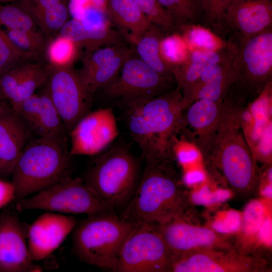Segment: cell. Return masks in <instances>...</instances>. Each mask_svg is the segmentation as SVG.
<instances>
[{
	"mask_svg": "<svg viewBox=\"0 0 272 272\" xmlns=\"http://www.w3.org/2000/svg\"><path fill=\"white\" fill-rule=\"evenodd\" d=\"M134 223L113 212L88 216L72 232L73 251L83 262L114 271L119 250Z\"/></svg>",
	"mask_w": 272,
	"mask_h": 272,
	"instance_id": "cell-4",
	"label": "cell"
},
{
	"mask_svg": "<svg viewBox=\"0 0 272 272\" xmlns=\"http://www.w3.org/2000/svg\"><path fill=\"white\" fill-rule=\"evenodd\" d=\"M176 87L174 78L160 75L134 52L126 59L117 77L101 90L107 97L122 104L150 99Z\"/></svg>",
	"mask_w": 272,
	"mask_h": 272,
	"instance_id": "cell-10",
	"label": "cell"
},
{
	"mask_svg": "<svg viewBox=\"0 0 272 272\" xmlns=\"http://www.w3.org/2000/svg\"><path fill=\"white\" fill-rule=\"evenodd\" d=\"M173 260L156 226L137 222L121 246L114 271H170Z\"/></svg>",
	"mask_w": 272,
	"mask_h": 272,
	"instance_id": "cell-9",
	"label": "cell"
},
{
	"mask_svg": "<svg viewBox=\"0 0 272 272\" xmlns=\"http://www.w3.org/2000/svg\"><path fill=\"white\" fill-rule=\"evenodd\" d=\"M134 52L126 47L111 60L91 73L80 77L89 92L93 95L110 84L118 75L126 59Z\"/></svg>",
	"mask_w": 272,
	"mask_h": 272,
	"instance_id": "cell-27",
	"label": "cell"
},
{
	"mask_svg": "<svg viewBox=\"0 0 272 272\" xmlns=\"http://www.w3.org/2000/svg\"><path fill=\"white\" fill-rule=\"evenodd\" d=\"M139 165L123 148L110 149L98 157L87 170L85 183L114 209L127 203L136 188Z\"/></svg>",
	"mask_w": 272,
	"mask_h": 272,
	"instance_id": "cell-7",
	"label": "cell"
},
{
	"mask_svg": "<svg viewBox=\"0 0 272 272\" xmlns=\"http://www.w3.org/2000/svg\"><path fill=\"white\" fill-rule=\"evenodd\" d=\"M7 29L28 30L36 29V25L30 16L18 4L0 6V27Z\"/></svg>",
	"mask_w": 272,
	"mask_h": 272,
	"instance_id": "cell-37",
	"label": "cell"
},
{
	"mask_svg": "<svg viewBox=\"0 0 272 272\" xmlns=\"http://www.w3.org/2000/svg\"><path fill=\"white\" fill-rule=\"evenodd\" d=\"M77 45L70 40L57 35L50 41L45 53L52 66L70 65L76 54Z\"/></svg>",
	"mask_w": 272,
	"mask_h": 272,
	"instance_id": "cell-35",
	"label": "cell"
},
{
	"mask_svg": "<svg viewBox=\"0 0 272 272\" xmlns=\"http://www.w3.org/2000/svg\"><path fill=\"white\" fill-rule=\"evenodd\" d=\"M105 8L111 21L135 45L152 24L134 0H106Z\"/></svg>",
	"mask_w": 272,
	"mask_h": 272,
	"instance_id": "cell-24",
	"label": "cell"
},
{
	"mask_svg": "<svg viewBox=\"0 0 272 272\" xmlns=\"http://www.w3.org/2000/svg\"><path fill=\"white\" fill-rule=\"evenodd\" d=\"M171 17L177 32L182 27L203 25V12L200 0H158Z\"/></svg>",
	"mask_w": 272,
	"mask_h": 272,
	"instance_id": "cell-28",
	"label": "cell"
},
{
	"mask_svg": "<svg viewBox=\"0 0 272 272\" xmlns=\"http://www.w3.org/2000/svg\"><path fill=\"white\" fill-rule=\"evenodd\" d=\"M240 129L239 118L222 119L203 156L221 170L233 189L247 193L254 189L257 178L252 155Z\"/></svg>",
	"mask_w": 272,
	"mask_h": 272,
	"instance_id": "cell-6",
	"label": "cell"
},
{
	"mask_svg": "<svg viewBox=\"0 0 272 272\" xmlns=\"http://www.w3.org/2000/svg\"><path fill=\"white\" fill-rule=\"evenodd\" d=\"M272 30V0H234L222 25V38L237 44Z\"/></svg>",
	"mask_w": 272,
	"mask_h": 272,
	"instance_id": "cell-12",
	"label": "cell"
},
{
	"mask_svg": "<svg viewBox=\"0 0 272 272\" xmlns=\"http://www.w3.org/2000/svg\"><path fill=\"white\" fill-rule=\"evenodd\" d=\"M4 99H5V98L3 92L1 85V83H0V105H1L3 103V101Z\"/></svg>",
	"mask_w": 272,
	"mask_h": 272,
	"instance_id": "cell-42",
	"label": "cell"
},
{
	"mask_svg": "<svg viewBox=\"0 0 272 272\" xmlns=\"http://www.w3.org/2000/svg\"><path fill=\"white\" fill-rule=\"evenodd\" d=\"M32 136L11 107L0 105V177L10 176L14 164Z\"/></svg>",
	"mask_w": 272,
	"mask_h": 272,
	"instance_id": "cell-19",
	"label": "cell"
},
{
	"mask_svg": "<svg viewBox=\"0 0 272 272\" xmlns=\"http://www.w3.org/2000/svg\"><path fill=\"white\" fill-rule=\"evenodd\" d=\"M15 212L5 209L0 214V272L41 270L30 255L26 232Z\"/></svg>",
	"mask_w": 272,
	"mask_h": 272,
	"instance_id": "cell-16",
	"label": "cell"
},
{
	"mask_svg": "<svg viewBox=\"0 0 272 272\" xmlns=\"http://www.w3.org/2000/svg\"><path fill=\"white\" fill-rule=\"evenodd\" d=\"M200 1L203 12V25L222 38L224 19L228 8L234 0Z\"/></svg>",
	"mask_w": 272,
	"mask_h": 272,
	"instance_id": "cell-36",
	"label": "cell"
},
{
	"mask_svg": "<svg viewBox=\"0 0 272 272\" xmlns=\"http://www.w3.org/2000/svg\"><path fill=\"white\" fill-rule=\"evenodd\" d=\"M173 160L145 161L141 182L121 217L156 225L184 215L189 198L180 186Z\"/></svg>",
	"mask_w": 272,
	"mask_h": 272,
	"instance_id": "cell-2",
	"label": "cell"
},
{
	"mask_svg": "<svg viewBox=\"0 0 272 272\" xmlns=\"http://www.w3.org/2000/svg\"><path fill=\"white\" fill-rule=\"evenodd\" d=\"M65 0H21L18 4L27 14L34 11L41 10L53 7Z\"/></svg>",
	"mask_w": 272,
	"mask_h": 272,
	"instance_id": "cell-39",
	"label": "cell"
},
{
	"mask_svg": "<svg viewBox=\"0 0 272 272\" xmlns=\"http://www.w3.org/2000/svg\"><path fill=\"white\" fill-rule=\"evenodd\" d=\"M233 80L226 97L242 106L258 98L272 77V30L237 44Z\"/></svg>",
	"mask_w": 272,
	"mask_h": 272,
	"instance_id": "cell-5",
	"label": "cell"
},
{
	"mask_svg": "<svg viewBox=\"0 0 272 272\" xmlns=\"http://www.w3.org/2000/svg\"><path fill=\"white\" fill-rule=\"evenodd\" d=\"M120 104L128 132L145 161L173 160L185 110L180 90L176 87L150 99Z\"/></svg>",
	"mask_w": 272,
	"mask_h": 272,
	"instance_id": "cell-1",
	"label": "cell"
},
{
	"mask_svg": "<svg viewBox=\"0 0 272 272\" xmlns=\"http://www.w3.org/2000/svg\"><path fill=\"white\" fill-rule=\"evenodd\" d=\"M72 216L47 211L29 226L26 237L29 252L33 261L48 257L72 233L78 223Z\"/></svg>",
	"mask_w": 272,
	"mask_h": 272,
	"instance_id": "cell-17",
	"label": "cell"
},
{
	"mask_svg": "<svg viewBox=\"0 0 272 272\" xmlns=\"http://www.w3.org/2000/svg\"><path fill=\"white\" fill-rule=\"evenodd\" d=\"M150 23L161 28L167 34L176 33L174 23L158 0H134Z\"/></svg>",
	"mask_w": 272,
	"mask_h": 272,
	"instance_id": "cell-34",
	"label": "cell"
},
{
	"mask_svg": "<svg viewBox=\"0 0 272 272\" xmlns=\"http://www.w3.org/2000/svg\"><path fill=\"white\" fill-rule=\"evenodd\" d=\"M161 55L173 68L184 62L190 50L182 37L178 33L165 35L160 44Z\"/></svg>",
	"mask_w": 272,
	"mask_h": 272,
	"instance_id": "cell-33",
	"label": "cell"
},
{
	"mask_svg": "<svg viewBox=\"0 0 272 272\" xmlns=\"http://www.w3.org/2000/svg\"><path fill=\"white\" fill-rule=\"evenodd\" d=\"M14 44L19 49L31 53L37 57L45 52L48 42L41 31L7 29L5 31Z\"/></svg>",
	"mask_w": 272,
	"mask_h": 272,
	"instance_id": "cell-31",
	"label": "cell"
},
{
	"mask_svg": "<svg viewBox=\"0 0 272 272\" xmlns=\"http://www.w3.org/2000/svg\"><path fill=\"white\" fill-rule=\"evenodd\" d=\"M177 32L184 39L190 50L216 51L228 45L227 41L202 25H186L181 27Z\"/></svg>",
	"mask_w": 272,
	"mask_h": 272,
	"instance_id": "cell-30",
	"label": "cell"
},
{
	"mask_svg": "<svg viewBox=\"0 0 272 272\" xmlns=\"http://www.w3.org/2000/svg\"><path fill=\"white\" fill-rule=\"evenodd\" d=\"M235 51L227 58L210 67L200 76L184 101L185 108L197 100L223 102L232 82V63Z\"/></svg>",
	"mask_w": 272,
	"mask_h": 272,
	"instance_id": "cell-22",
	"label": "cell"
},
{
	"mask_svg": "<svg viewBox=\"0 0 272 272\" xmlns=\"http://www.w3.org/2000/svg\"><path fill=\"white\" fill-rule=\"evenodd\" d=\"M14 0H0L1 2H12Z\"/></svg>",
	"mask_w": 272,
	"mask_h": 272,
	"instance_id": "cell-43",
	"label": "cell"
},
{
	"mask_svg": "<svg viewBox=\"0 0 272 272\" xmlns=\"http://www.w3.org/2000/svg\"><path fill=\"white\" fill-rule=\"evenodd\" d=\"M36 57L31 53L16 46L4 30L0 27V76L25 61Z\"/></svg>",
	"mask_w": 272,
	"mask_h": 272,
	"instance_id": "cell-32",
	"label": "cell"
},
{
	"mask_svg": "<svg viewBox=\"0 0 272 272\" xmlns=\"http://www.w3.org/2000/svg\"><path fill=\"white\" fill-rule=\"evenodd\" d=\"M16 199L15 190L12 182L0 180V209Z\"/></svg>",
	"mask_w": 272,
	"mask_h": 272,
	"instance_id": "cell-40",
	"label": "cell"
},
{
	"mask_svg": "<svg viewBox=\"0 0 272 272\" xmlns=\"http://www.w3.org/2000/svg\"><path fill=\"white\" fill-rule=\"evenodd\" d=\"M16 210H41L60 214L88 216L113 212L82 179L67 177L31 197L17 199Z\"/></svg>",
	"mask_w": 272,
	"mask_h": 272,
	"instance_id": "cell-8",
	"label": "cell"
},
{
	"mask_svg": "<svg viewBox=\"0 0 272 272\" xmlns=\"http://www.w3.org/2000/svg\"><path fill=\"white\" fill-rule=\"evenodd\" d=\"M127 47L124 44L100 47L88 51L84 58L83 65L78 72L80 77L84 76L109 61Z\"/></svg>",
	"mask_w": 272,
	"mask_h": 272,
	"instance_id": "cell-38",
	"label": "cell"
},
{
	"mask_svg": "<svg viewBox=\"0 0 272 272\" xmlns=\"http://www.w3.org/2000/svg\"><path fill=\"white\" fill-rule=\"evenodd\" d=\"M72 156L67 136L31 138L11 172L16 199L37 193L70 176Z\"/></svg>",
	"mask_w": 272,
	"mask_h": 272,
	"instance_id": "cell-3",
	"label": "cell"
},
{
	"mask_svg": "<svg viewBox=\"0 0 272 272\" xmlns=\"http://www.w3.org/2000/svg\"><path fill=\"white\" fill-rule=\"evenodd\" d=\"M12 109L35 137L67 136L68 132L44 88Z\"/></svg>",
	"mask_w": 272,
	"mask_h": 272,
	"instance_id": "cell-18",
	"label": "cell"
},
{
	"mask_svg": "<svg viewBox=\"0 0 272 272\" xmlns=\"http://www.w3.org/2000/svg\"><path fill=\"white\" fill-rule=\"evenodd\" d=\"M44 86L69 133L91 111L93 95L71 65H50Z\"/></svg>",
	"mask_w": 272,
	"mask_h": 272,
	"instance_id": "cell-11",
	"label": "cell"
},
{
	"mask_svg": "<svg viewBox=\"0 0 272 272\" xmlns=\"http://www.w3.org/2000/svg\"><path fill=\"white\" fill-rule=\"evenodd\" d=\"M155 225L172 254L173 260L200 249H233L227 238L208 228L188 223L184 219V215Z\"/></svg>",
	"mask_w": 272,
	"mask_h": 272,
	"instance_id": "cell-15",
	"label": "cell"
},
{
	"mask_svg": "<svg viewBox=\"0 0 272 272\" xmlns=\"http://www.w3.org/2000/svg\"><path fill=\"white\" fill-rule=\"evenodd\" d=\"M222 102L197 100L186 108L185 113L183 112L181 131L201 153L206 150L217 129Z\"/></svg>",
	"mask_w": 272,
	"mask_h": 272,
	"instance_id": "cell-21",
	"label": "cell"
},
{
	"mask_svg": "<svg viewBox=\"0 0 272 272\" xmlns=\"http://www.w3.org/2000/svg\"><path fill=\"white\" fill-rule=\"evenodd\" d=\"M49 64L26 62L0 76V83L5 99L14 108L44 86L48 77Z\"/></svg>",
	"mask_w": 272,
	"mask_h": 272,
	"instance_id": "cell-20",
	"label": "cell"
},
{
	"mask_svg": "<svg viewBox=\"0 0 272 272\" xmlns=\"http://www.w3.org/2000/svg\"><path fill=\"white\" fill-rule=\"evenodd\" d=\"M236 49L235 44L228 43L227 47L218 50H190L185 61L173 67L177 87L182 93L183 101L200 76L213 65L232 55Z\"/></svg>",
	"mask_w": 272,
	"mask_h": 272,
	"instance_id": "cell-23",
	"label": "cell"
},
{
	"mask_svg": "<svg viewBox=\"0 0 272 272\" xmlns=\"http://www.w3.org/2000/svg\"><path fill=\"white\" fill-rule=\"evenodd\" d=\"M72 155H94L117 137L118 130L112 109L100 108L83 117L69 132Z\"/></svg>",
	"mask_w": 272,
	"mask_h": 272,
	"instance_id": "cell-14",
	"label": "cell"
},
{
	"mask_svg": "<svg viewBox=\"0 0 272 272\" xmlns=\"http://www.w3.org/2000/svg\"><path fill=\"white\" fill-rule=\"evenodd\" d=\"M58 35L73 42L77 46L86 48L87 51L105 45L124 44L126 39L121 31L112 30L108 26L97 29H89L75 19L65 23Z\"/></svg>",
	"mask_w": 272,
	"mask_h": 272,
	"instance_id": "cell-25",
	"label": "cell"
},
{
	"mask_svg": "<svg viewBox=\"0 0 272 272\" xmlns=\"http://www.w3.org/2000/svg\"><path fill=\"white\" fill-rule=\"evenodd\" d=\"M28 14L49 42L58 35L60 29L68 20L69 10L65 2H63L53 7L32 11Z\"/></svg>",
	"mask_w": 272,
	"mask_h": 272,
	"instance_id": "cell-29",
	"label": "cell"
},
{
	"mask_svg": "<svg viewBox=\"0 0 272 272\" xmlns=\"http://www.w3.org/2000/svg\"><path fill=\"white\" fill-rule=\"evenodd\" d=\"M234 249L206 248L174 259L171 272H259L265 263L254 256L238 254Z\"/></svg>",
	"mask_w": 272,
	"mask_h": 272,
	"instance_id": "cell-13",
	"label": "cell"
},
{
	"mask_svg": "<svg viewBox=\"0 0 272 272\" xmlns=\"http://www.w3.org/2000/svg\"><path fill=\"white\" fill-rule=\"evenodd\" d=\"M90 1L97 7L106 11V8H105L106 0H90Z\"/></svg>",
	"mask_w": 272,
	"mask_h": 272,
	"instance_id": "cell-41",
	"label": "cell"
},
{
	"mask_svg": "<svg viewBox=\"0 0 272 272\" xmlns=\"http://www.w3.org/2000/svg\"><path fill=\"white\" fill-rule=\"evenodd\" d=\"M166 35L161 28L151 24L135 44V52L140 59L160 75L175 79L173 68L165 61L161 54V42Z\"/></svg>",
	"mask_w": 272,
	"mask_h": 272,
	"instance_id": "cell-26",
	"label": "cell"
}]
</instances>
